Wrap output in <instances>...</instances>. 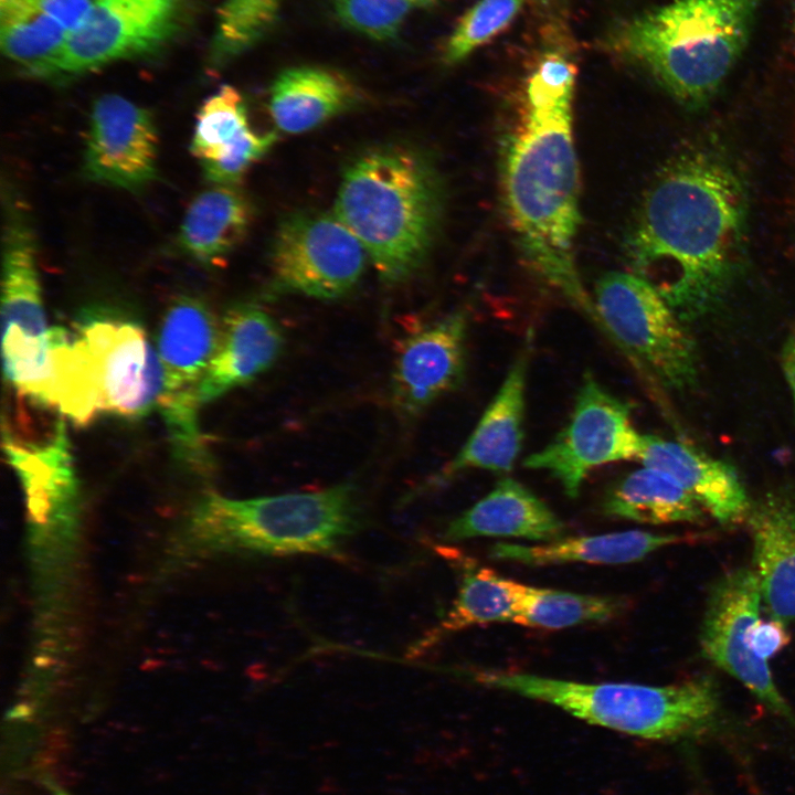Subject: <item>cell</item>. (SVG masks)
I'll list each match as a JSON object with an SVG mask.
<instances>
[{
    "label": "cell",
    "mask_w": 795,
    "mask_h": 795,
    "mask_svg": "<svg viewBox=\"0 0 795 795\" xmlns=\"http://www.w3.org/2000/svg\"><path fill=\"white\" fill-rule=\"evenodd\" d=\"M682 536L640 530L596 536L559 538L541 544L524 545L498 542L490 556L526 565H550L570 562L589 564H626L640 561L648 554L681 542Z\"/></svg>",
    "instance_id": "cell-24"
},
{
    "label": "cell",
    "mask_w": 795,
    "mask_h": 795,
    "mask_svg": "<svg viewBox=\"0 0 795 795\" xmlns=\"http://www.w3.org/2000/svg\"><path fill=\"white\" fill-rule=\"evenodd\" d=\"M576 68L558 50L537 62L524 88L519 124L504 142L506 213L530 267L594 320L574 261L581 221L579 165L572 134Z\"/></svg>",
    "instance_id": "cell-2"
},
{
    "label": "cell",
    "mask_w": 795,
    "mask_h": 795,
    "mask_svg": "<svg viewBox=\"0 0 795 795\" xmlns=\"http://www.w3.org/2000/svg\"><path fill=\"white\" fill-rule=\"evenodd\" d=\"M43 784H44L45 787L49 789V792L51 793V795H72L71 793H68V792L65 791L64 788L60 787L57 784H55V783H54L53 781H51V780L45 778V780L43 781Z\"/></svg>",
    "instance_id": "cell-38"
},
{
    "label": "cell",
    "mask_w": 795,
    "mask_h": 795,
    "mask_svg": "<svg viewBox=\"0 0 795 795\" xmlns=\"http://www.w3.org/2000/svg\"><path fill=\"white\" fill-rule=\"evenodd\" d=\"M75 332L87 358L100 413L138 417L159 407L165 373L157 349L135 322L89 318Z\"/></svg>",
    "instance_id": "cell-10"
},
{
    "label": "cell",
    "mask_w": 795,
    "mask_h": 795,
    "mask_svg": "<svg viewBox=\"0 0 795 795\" xmlns=\"http://www.w3.org/2000/svg\"><path fill=\"white\" fill-rule=\"evenodd\" d=\"M467 330V315L457 310L401 341L391 375V401L400 414L416 416L460 385Z\"/></svg>",
    "instance_id": "cell-14"
},
{
    "label": "cell",
    "mask_w": 795,
    "mask_h": 795,
    "mask_svg": "<svg viewBox=\"0 0 795 795\" xmlns=\"http://www.w3.org/2000/svg\"><path fill=\"white\" fill-rule=\"evenodd\" d=\"M784 370L786 373L787 382L793 391V395L795 399V336L787 344L784 354Z\"/></svg>",
    "instance_id": "cell-37"
},
{
    "label": "cell",
    "mask_w": 795,
    "mask_h": 795,
    "mask_svg": "<svg viewBox=\"0 0 795 795\" xmlns=\"http://www.w3.org/2000/svg\"><path fill=\"white\" fill-rule=\"evenodd\" d=\"M283 335L276 321L254 305H239L224 317L219 347L198 386L209 403L248 383L278 358Z\"/></svg>",
    "instance_id": "cell-18"
},
{
    "label": "cell",
    "mask_w": 795,
    "mask_h": 795,
    "mask_svg": "<svg viewBox=\"0 0 795 795\" xmlns=\"http://www.w3.org/2000/svg\"><path fill=\"white\" fill-rule=\"evenodd\" d=\"M762 598L753 569L722 575L710 590L700 630L703 655L739 680L773 712L795 725V714L774 683L767 662L750 650L748 634Z\"/></svg>",
    "instance_id": "cell-11"
},
{
    "label": "cell",
    "mask_w": 795,
    "mask_h": 795,
    "mask_svg": "<svg viewBox=\"0 0 795 795\" xmlns=\"http://www.w3.org/2000/svg\"><path fill=\"white\" fill-rule=\"evenodd\" d=\"M473 679L489 688L552 704L587 723L647 740L700 736L717 724L720 713L716 686L706 678L649 686L478 670Z\"/></svg>",
    "instance_id": "cell-5"
},
{
    "label": "cell",
    "mask_w": 795,
    "mask_h": 795,
    "mask_svg": "<svg viewBox=\"0 0 795 795\" xmlns=\"http://www.w3.org/2000/svg\"><path fill=\"white\" fill-rule=\"evenodd\" d=\"M353 83L322 66L300 65L280 72L271 86L269 113L287 134L311 130L359 100Z\"/></svg>",
    "instance_id": "cell-23"
},
{
    "label": "cell",
    "mask_w": 795,
    "mask_h": 795,
    "mask_svg": "<svg viewBox=\"0 0 795 795\" xmlns=\"http://www.w3.org/2000/svg\"><path fill=\"white\" fill-rule=\"evenodd\" d=\"M643 443L632 422V405L586 372L566 425L543 448L528 455L523 466L545 470L575 498L594 468L638 459Z\"/></svg>",
    "instance_id": "cell-8"
},
{
    "label": "cell",
    "mask_w": 795,
    "mask_h": 795,
    "mask_svg": "<svg viewBox=\"0 0 795 795\" xmlns=\"http://www.w3.org/2000/svg\"><path fill=\"white\" fill-rule=\"evenodd\" d=\"M530 329L500 388L456 456L436 475L442 483L467 469L508 473L522 448L526 386L533 347Z\"/></svg>",
    "instance_id": "cell-16"
},
{
    "label": "cell",
    "mask_w": 795,
    "mask_h": 795,
    "mask_svg": "<svg viewBox=\"0 0 795 795\" xmlns=\"http://www.w3.org/2000/svg\"><path fill=\"white\" fill-rule=\"evenodd\" d=\"M638 459L643 466L672 477L720 523L733 524L748 518L751 505L745 489L728 464L656 435H643Z\"/></svg>",
    "instance_id": "cell-19"
},
{
    "label": "cell",
    "mask_w": 795,
    "mask_h": 795,
    "mask_svg": "<svg viewBox=\"0 0 795 795\" xmlns=\"http://www.w3.org/2000/svg\"><path fill=\"white\" fill-rule=\"evenodd\" d=\"M749 195L731 156L714 141L677 155L647 191L627 236L633 273L678 317L714 305L746 255Z\"/></svg>",
    "instance_id": "cell-1"
},
{
    "label": "cell",
    "mask_w": 795,
    "mask_h": 795,
    "mask_svg": "<svg viewBox=\"0 0 795 795\" xmlns=\"http://www.w3.org/2000/svg\"><path fill=\"white\" fill-rule=\"evenodd\" d=\"M624 602L617 597L577 594L523 585L515 623L545 629H561L617 616Z\"/></svg>",
    "instance_id": "cell-29"
},
{
    "label": "cell",
    "mask_w": 795,
    "mask_h": 795,
    "mask_svg": "<svg viewBox=\"0 0 795 795\" xmlns=\"http://www.w3.org/2000/svg\"><path fill=\"white\" fill-rule=\"evenodd\" d=\"M283 0H223L218 10L210 63L223 67L254 45L275 25Z\"/></svg>",
    "instance_id": "cell-30"
},
{
    "label": "cell",
    "mask_w": 795,
    "mask_h": 795,
    "mask_svg": "<svg viewBox=\"0 0 795 795\" xmlns=\"http://www.w3.org/2000/svg\"><path fill=\"white\" fill-rule=\"evenodd\" d=\"M42 11L59 22L68 33L87 17L94 0H32Z\"/></svg>",
    "instance_id": "cell-36"
},
{
    "label": "cell",
    "mask_w": 795,
    "mask_h": 795,
    "mask_svg": "<svg viewBox=\"0 0 795 795\" xmlns=\"http://www.w3.org/2000/svg\"><path fill=\"white\" fill-rule=\"evenodd\" d=\"M528 0H479L459 19L444 46V61L455 64L507 28Z\"/></svg>",
    "instance_id": "cell-33"
},
{
    "label": "cell",
    "mask_w": 795,
    "mask_h": 795,
    "mask_svg": "<svg viewBox=\"0 0 795 795\" xmlns=\"http://www.w3.org/2000/svg\"><path fill=\"white\" fill-rule=\"evenodd\" d=\"M444 205L439 174L422 151L389 144L368 149L346 168L335 214L353 233L380 278L406 280L426 259Z\"/></svg>",
    "instance_id": "cell-3"
},
{
    "label": "cell",
    "mask_w": 795,
    "mask_h": 795,
    "mask_svg": "<svg viewBox=\"0 0 795 795\" xmlns=\"http://www.w3.org/2000/svg\"><path fill=\"white\" fill-rule=\"evenodd\" d=\"M2 358L38 354L49 347L33 230L20 209L7 213L2 252Z\"/></svg>",
    "instance_id": "cell-15"
},
{
    "label": "cell",
    "mask_w": 795,
    "mask_h": 795,
    "mask_svg": "<svg viewBox=\"0 0 795 795\" xmlns=\"http://www.w3.org/2000/svg\"><path fill=\"white\" fill-rule=\"evenodd\" d=\"M3 449L23 487L36 528L70 527L77 508V478L63 420L43 442H18L3 432Z\"/></svg>",
    "instance_id": "cell-17"
},
{
    "label": "cell",
    "mask_w": 795,
    "mask_h": 795,
    "mask_svg": "<svg viewBox=\"0 0 795 795\" xmlns=\"http://www.w3.org/2000/svg\"><path fill=\"white\" fill-rule=\"evenodd\" d=\"M789 642V634L785 623L772 618L770 621L757 619L748 634L750 650L757 658L768 661L780 653Z\"/></svg>",
    "instance_id": "cell-35"
},
{
    "label": "cell",
    "mask_w": 795,
    "mask_h": 795,
    "mask_svg": "<svg viewBox=\"0 0 795 795\" xmlns=\"http://www.w3.org/2000/svg\"><path fill=\"white\" fill-rule=\"evenodd\" d=\"M435 0H330L331 11L346 29L369 40L394 39L406 19Z\"/></svg>",
    "instance_id": "cell-32"
},
{
    "label": "cell",
    "mask_w": 795,
    "mask_h": 795,
    "mask_svg": "<svg viewBox=\"0 0 795 795\" xmlns=\"http://www.w3.org/2000/svg\"><path fill=\"white\" fill-rule=\"evenodd\" d=\"M603 510L607 516L650 524L697 523L703 509L672 477L643 466L607 490Z\"/></svg>",
    "instance_id": "cell-26"
},
{
    "label": "cell",
    "mask_w": 795,
    "mask_h": 795,
    "mask_svg": "<svg viewBox=\"0 0 795 795\" xmlns=\"http://www.w3.org/2000/svg\"><path fill=\"white\" fill-rule=\"evenodd\" d=\"M367 256L335 213L294 212L284 218L274 236L273 287L318 299L340 298L360 280Z\"/></svg>",
    "instance_id": "cell-9"
},
{
    "label": "cell",
    "mask_w": 795,
    "mask_h": 795,
    "mask_svg": "<svg viewBox=\"0 0 795 795\" xmlns=\"http://www.w3.org/2000/svg\"><path fill=\"white\" fill-rule=\"evenodd\" d=\"M746 519L762 600L773 618L795 622V500L767 495L751 506Z\"/></svg>",
    "instance_id": "cell-21"
},
{
    "label": "cell",
    "mask_w": 795,
    "mask_h": 795,
    "mask_svg": "<svg viewBox=\"0 0 795 795\" xmlns=\"http://www.w3.org/2000/svg\"><path fill=\"white\" fill-rule=\"evenodd\" d=\"M564 523L534 492L505 477L447 526L451 541L476 537L524 538L549 542L562 537Z\"/></svg>",
    "instance_id": "cell-22"
},
{
    "label": "cell",
    "mask_w": 795,
    "mask_h": 795,
    "mask_svg": "<svg viewBox=\"0 0 795 795\" xmlns=\"http://www.w3.org/2000/svg\"><path fill=\"white\" fill-rule=\"evenodd\" d=\"M221 329L203 301L183 296L170 304L157 336V352L165 373L160 404L198 400V386L216 352Z\"/></svg>",
    "instance_id": "cell-20"
},
{
    "label": "cell",
    "mask_w": 795,
    "mask_h": 795,
    "mask_svg": "<svg viewBox=\"0 0 795 795\" xmlns=\"http://www.w3.org/2000/svg\"><path fill=\"white\" fill-rule=\"evenodd\" d=\"M248 128L241 93L231 85H222L197 114L190 150L200 163L215 160Z\"/></svg>",
    "instance_id": "cell-31"
},
{
    "label": "cell",
    "mask_w": 795,
    "mask_h": 795,
    "mask_svg": "<svg viewBox=\"0 0 795 795\" xmlns=\"http://www.w3.org/2000/svg\"><path fill=\"white\" fill-rule=\"evenodd\" d=\"M181 7V0H94L68 34L63 74L156 52L177 31Z\"/></svg>",
    "instance_id": "cell-12"
},
{
    "label": "cell",
    "mask_w": 795,
    "mask_h": 795,
    "mask_svg": "<svg viewBox=\"0 0 795 795\" xmlns=\"http://www.w3.org/2000/svg\"><path fill=\"white\" fill-rule=\"evenodd\" d=\"M252 206L236 186L213 184L189 204L178 242L204 266H219L246 235Z\"/></svg>",
    "instance_id": "cell-25"
},
{
    "label": "cell",
    "mask_w": 795,
    "mask_h": 795,
    "mask_svg": "<svg viewBox=\"0 0 795 795\" xmlns=\"http://www.w3.org/2000/svg\"><path fill=\"white\" fill-rule=\"evenodd\" d=\"M157 156L158 132L149 110L116 94L94 103L84 151L91 180L138 190L156 177Z\"/></svg>",
    "instance_id": "cell-13"
},
{
    "label": "cell",
    "mask_w": 795,
    "mask_h": 795,
    "mask_svg": "<svg viewBox=\"0 0 795 795\" xmlns=\"http://www.w3.org/2000/svg\"><path fill=\"white\" fill-rule=\"evenodd\" d=\"M276 135L257 134L248 128L218 159L201 162L206 180L219 186H237L247 170L273 146Z\"/></svg>",
    "instance_id": "cell-34"
},
{
    "label": "cell",
    "mask_w": 795,
    "mask_h": 795,
    "mask_svg": "<svg viewBox=\"0 0 795 795\" xmlns=\"http://www.w3.org/2000/svg\"><path fill=\"white\" fill-rule=\"evenodd\" d=\"M2 1H3V0H0V2H2Z\"/></svg>",
    "instance_id": "cell-39"
},
{
    "label": "cell",
    "mask_w": 795,
    "mask_h": 795,
    "mask_svg": "<svg viewBox=\"0 0 795 795\" xmlns=\"http://www.w3.org/2000/svg\"><path fill=\"white\" fill-rule=\"evenodd\" d=\"M762 0H672L623 23L616 52L679 103L706 106L744 51Z\"/></svg>",
    "instance_id": "cell-4"
},
{
    "label": "cell",
    "mask_w": 795,
    "mask_h": 795,
    "mask_svg": "<svg viewBox=\"0 0 795 795\" xmlns=\"http://www.w3.org/2000/svg\"><path fill=\"white\" fill-rule=\"evenodd\" d=\"M361 521L351 484L251 499L210 494L192 520L194 532L210 548L272 556L335 555Z\"/></svg>",
    "instance_id": "cell-6"
},
{
    "label": "cell",
    "mask_w": 795,
    "mask_h": 795,
    "mask_svg": "<svg viewBox=\"0 0 795 795\" xmlns=\"http://www.w3.org/2000/svg\"><path fill=\"white\" fill-rule=\"evenodd\" d=\"M452 607L441 624L416 646L423 649L441 636L474 625L496 622L515 623L523 585L487 568L467 563Z\"/></svg>",
    "instance_id": "cell-28"
},
{
    "label": "cell",
    "mask_w": 795,
    "mask_h": 795,
    "mask_svg": "<svg viewBox=\"0 0 795 795\" xmlns=\"http://www.w3.org/2000/svg\"><path fill=\"white\" fill-rule=\"evenodd\" d=\"M597 325L648 379L680 390L696 377L693 343L662 296L634 273L608 272L595 284Z\"/></svg>",
    "instance_id": "cell-7"
},
{
    "label": "cell",
    "mask_w": 795,
    "mask_h": 795,
    "mask_svg": "<svg viewBox=\"0 0 795 795\" xmlns=\"http://www.w3.org/2000/svg\"><path fill=\"white\" fill-rule=\"evenodd\" d=\"M0 4L3 54L35 76L63 74L70 33L32 0H3Z\"/></svg>",
    "instance_id": "cell-27"
},
{
    "label": "cell",
    "mask_w": 795,
    "mask_h": 795,
    "mask_svg": "<svg viewBox=\"0 0 795 795\" xmlns=\"http://www.w3.org/2000/svg\"><path fill=\"white\" fill-rule=\"evenodd\" d=\"M795 400V399H794Z\"/></svg>",
    "instance_id": "cell-40"
}]
</instances>
